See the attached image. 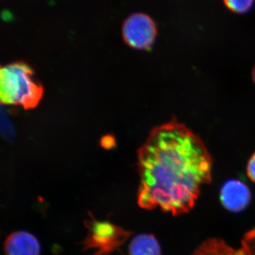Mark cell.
<instances>
[{"label": "cell", "mask_w": 255, "mask_h": 255, "mask_svg": "<svg viewBox=\"0 0 255 255\" xmlns=\"http://www.w3.org/2000/svg\"><path fill=\"white\" fill-rule=\"evenodd\" d=\"M254 3L255 1L253 0H241V1L226 0L224 1V4L228 9L238 14H244L249 11L253 7Z\"/></svg>", "instance_id": "9"}, {"label": "cell", "mask_w": 255, "mask_h": 255, "mask_svg": "<svg viewBox=\"0 0 255 255\" xmlns=\"http://www.w3.org/2000/svg\"><path fill=\"white\" fill-rule=\"evenodd\" d=\"M192 255H255V227L246 233L238 249L220 238H211L200 245Z\"/></svg>", "instance_id": "5"}, {"label": "cell", "mask_w": 255, "mask_h": 255, "mask_svg": "<svg viewBox=\"0 0 255 255\" xmlns=\"http://www.w3.org/2000/svg\"><path fill=\"white\" fill-rule=\"evenodd\" d=\"M6 255H40L41 247L33 235L26 231L11 233L5 241Z\"/></svg>", "instance_id": "7"}, {"label": "cell", "mask_w": 255, "mask_h": 255, "mask_svg": "<svg viewBox=\"0 0 255 255\" xmlns=\"http://www.w3.org/2000/svg\"><path fill=\"white\" fill-rule=\"evenodd\" d=\"M43 87L35 80L27 63L16 61L1 67L0 99L5 105H20L25 110L34 108L41 100Z\"/></svg>", "instance_id": "2"}, {"label": "cell", "mask_w": 255, "mask_h": 255, "mask_svg": "<svg viewBox=\"0 0 255 255\" xmlns=\"http://www.w3.org/2000/svg\"><path fill=\"white\" fill-rule=\"evenodd\" d=\"M252 76H253V81H254L255 83V65L254 68H253V73H252Z\"/></svg>", "instance_id": "11"}, {"label": "cell", "mask_w": 255, "mask_h": 255, "mask_svg": "<svg viewBox=\"0 0 255 255\" xmlns=\"http://www.w3.org/2000/svg\"><path fill=\"white\" fill-rule=\"evenodd\" d=\"M129 255H161L160 246L152 235H137L130 242Z\"/></svg>", "instance_id": "8"}, {"label": "cell", "mask_w": 255, "mask_h": 255, "mask_svg": "<svg viewBox=\"0 0 255 255\" xmlns=\"http://www.w3.org/2000/svg\"><path fill=\"white\" fill-rule=\"evenodd\" d=\"M213 159L197 134L173 119L151 130L137 150V204L173 216L192 210L212 180Z\"/></svg>", "instance_id": "1"}, {"label": "cell", "mask_w": 255, "mask_h": 255, "mask_svg": "<svg viewBox=\"0 0 255 255\" xmlns=\"http://www.w3.org/2000/svg\"><path fill=\"white\" fill-rule=\"evenodd\" d=\"M220 199L221 204L228 211L240 212L249 204L251 193L246 184L237 179H233L223 184Z\"/></svg>", "instance_id": "6"}, {"label": "cell", "mask_w": 255, "mask_h": 255, "mask_svg": "<svg viewBox=\"0 0 255 255\" xmlns=\"http://www.w3.org/2000/svg\"><path fill=\"white\" fill-rule=\"evenodd\" d=\"M157 35L155 21L149 15L134 12L124 20L122 36L129 46L137 49H147L153 44Z\"/></svg>", "instance_id": "4"}, {"label": "cell", "mask_w": 255, "mask_h": 255, "mask_svg": "<svg viewBox=\"0 0 255 255\" xmlns=\"http://www.w3.org/2000/svg\"><path fill=\"white\" fill-rule=\"evenodd\" d=\"M87 228L88 236L83 246L85 250H95L94 255L112 253L118 249L130 236V232L107 221H90L87 223Z\"/></svg>", "instance_id": "3"}, {"label": "cell", "mask_w": 255, "mask_h": 255, "mask_svg": "<svg viewBox=\"0 0 255 255\" xmlns=\"http://www.w3.org/2000/svg\"><path fill=\"white\" fill-rule=\"evenodd\" d=\"M247 173L250 179L255 183V152L249 159L247 166Z\"/></svg>", "instance_id": "10"}]
</instances>
